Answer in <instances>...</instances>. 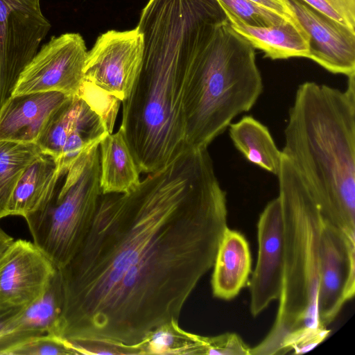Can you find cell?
<instances>
[{"label": "cell", "instance_id": "1", "mask_svg": "<svg viewBox=\"0 0 355 355\" xmlns=\"http://www.w3.org/2000/svg\"><path fill=\"white\" fill-rule=\"evenodd\" d=\"M227 228L207 148L185 150L130 192L102 194L81 248L59 270L58 335L133 345L178 320Z\"/></svg>", "mask_w": 355, "mask_h": 355}, {"label": "cell", "instance_id": "2", "mask_svg": "<svg viewBox=\"0 0 355 355\" xmlns=\"http://www.w3.org/2000/svg\"><path fill=\"white\" fill-rule=\"evenodd\" d=\"M341 90L306 81L296 90L283 155L322 218L355 242V73Z\"/></svg>", "mask_w": 355, "mask_h": 355}, {"label": "cell", "instance_id": "3", "mask_svg": "<svg viewBox=\"0 0 355 355\" xmlns=\"http://www.w3.org/2000/svg\"><path fill=\"white\" fill-rule=\"evenodd\" d=\"M141 67L122 101L120 129L140 173L165 167L187 150L182 99L193 28L175 10L141 15Z\"/></svg>", "mask_w": 355, "mask_h": 355}, {"label": "cell", "instance_id": "4", "mask_svg": "<svg viewBox=\"0 0 355 355\" xmlns=\"http://www.w3.org/2000/svg\"><path fill=\"white\" fill-rule=\"evenodd\" d=\"M254 50L225 15L197 25L182 99L187 150L207 148L236 116L255 105L263 85Z\"/></svg>", "mask_w": 355, "mask_h": 355}, {"label": "cell", "instance_id": "5", "mask_svg": "<svg viewBox=\"0 0 355 355\" xmlns=\"http://www.w3.org/2000/svg\"><path fill=\"white\" fill-rule=\"evenodd\" d=\"M277 177L284 224L283 284L274 324L265 338L250 347V355L280 354L282 342L290 333L324 327L318 312L323 218L302 178L284 155Z\"/></svg>", "mask_w": 355, "mask_h": 355}, {"label": "cell", "instance_id": "6", "mask_svg": "<svg viewBox=\"0 0 355 355\" xmlns=\"http://www.w3.org/2000/svg\"><path fill=\"white\" fill-rule=\"evenodd\" d=\"M101 195L96 144L69 168L60 169L47 203L25 218L33 243L58 270L65 267L81 248Z\"/></svg>", "mask_w": 355, "mask_h": 355}, {"label": "cell", "instance_id": "7", "mask_svg": "<svg viewBox=\"0 0 355 355\" xmlns=\"http://www.w3.org/2000/svg\"><path fill=\"white\" fill-rule=\"evenodd\" d=\"M51 27L40 0H0V109Z\"/></svg>", "mask_w": 355, "mask_h": 355}, {"label": "cell", "instance_id": "8", "mask_svg": "<svg viewBox=\"0 0 355 355\" xmlns=\"http://www.w3.org/2000/svg\"><path fill=\"white\" fill-rule=\"evenodd\" d=\"M87 54L79 33L51 37L21 72L12 96L42 92L78 95L85 82Z\"/></svg>", "mask_w": 355, "mask_h": 355}, {"label": "cell", "instance_id": "9", "mask_svg": "<svg viewBox=\"0 0 355 355\" xmlns=\"http://www.w3.org/2000/svg\"><path fill=\"white\" fill-rule=\"evenodd\" d=\"M144 50V35L137 27L101 34L87 51L85 80L123 101L139 73Z\"/></svg>", "mask_w": 355, "mask_h": 355}, {"label": "cell", "instance_id": "10", "mask_svg": "<svg viewBox=\"0 0 355 355\" xmlns=\"http://www.w3.org/2000/svg\"><path fill=\"white\" fill-rule=\"evenodd\" d=\"M58 270L33 242L15 240L0 259V321L42 297Z\"/></svg>", "mask_w": 355, "mask_h": 355}, {"label": "cell", "instance_id": "11", "mask_svg": "<svg viewBox=\"0 0 355 355\" xmlns=\"http://www.w3.org/2000/svg\"><path fill=\"white\" fill-rule=\"evenodd\" d=\"M108 134L101 116L82 97L69 96L51 115L37 144L43 153L59 162L60 169L68 168L84 152Z\"/></svg>", "mask_w": 355, "mask_h": 355}, {"label": "cell", "instance_id": "12", "mask_svg": "<svg viewBox=\"0 0 355 355\" xmlns=\"http://www.w3.org/2000/svg\"><path fill=\"white\" fill-rule=\"evenodd\" d=\"M354 293L355 242L323 218L318 297L320 324L327 327Z\"/></svg>", "mask_w": 355, "mask_h": 355}, {"label": "cell", "instance_id": "13", "mask_svg": "<svg viewBox=\"0 0 355 355\" xmlns=\"http://www.w3.org/2000/svg\"><path fill=\"white\" fill-rule=\"evenodd\" d=\"M258 257L250 281V311L261 313L279 300L284 277V224L279 197L270 201L257 223Z\"/></svg>", "mask_w": 355, "mask_h": 355}, {"label": "cell", "instance_id": "14", "mask_svg": "<svg viewBox=\"0 0 355 355\" xmlns=\"http://www.w3.org/2000/svg\"><path fill=\"white\" fill-rule=\"evenodd\" d=\"M309 37V58L335 74L355 73V30L302 0H286Z\"/></svg>", "mask_w": 355, "mask_h": 355}, {"label": "cell", "instance_id": "15", "mask_svg": "<svg viewBox=\"0 0 355 355\" xmlns=\"http://www.w3.org/2000/svg\"><path fill=\"white\" fill-rule=\"evenodd\" d=\"M69 96L59 92L12 96L0 109V141L36 144L51 115Z\"/></svg>", "mask_w": 355, "mask_h": 355}, {"label": "cell", "instance_id": "16", "mask_svg": "<svg viewBox=\"0 0 355 355\" xmlns=\"http://www.w3.org/2000/svg\"><path fill=\"white\" fill-rule=\"evenodd\" d=\"M62 306L63 290L58 270L42 297L0 321V355L33 337L57 334Z\"/></svg>", "mask_w": 355, "mask_h": 355}, {"label": "cell", "instance_id": "17", "mask_svg": "<svg viewBox=\"0 0 355 355\" xmlns=\"http://www.w3.org/2000/svg\"><path fill=\"white\" fill-rule=\"evenodd\" d=\"M221 7L232 28L254 49L263 51L264 58L271 60L309 58V37L299 22L284 21L268 27H253L245 24L227 8Z\"/></svg>", "mask_w": 355, "mask_h": 355}, {"label": "cell", "instance_id": "18", "mask_svg": "<svg viewBox=\"0 0 355 355\" xmlns=\"http://www.w3.org/2000/svg\"><path fill=\"white\" fill-rule=\"evenodd\" d=\"M213 266V295L224 300L234 299L247 284L252 268L249 244L243 234L225 230Z\"/></svg>", "mask_w": 355, "mask_h": 355}, {"label": "cell", "instance_id": "19", "mask_svg": "<svg viewBox=\"0 0 355 355\" xmlns=\"http://www.w3.org/2000/svg\"><path fill=\"white\" fill-rule=\"evenodd\" d=\"M60 164L53 155L42 152L26 168L10 200L6 216H27L41 209L53 193Z\"/></svg>", "mask_w": 355, "mask_h": 355}, {"label": "cell", "instance_id": "20", "mask_svg": "<svg viewBox=\"0 0 355 355\" xmlns=\"http://www.w3.org/2000/svg\"><path fill=\"white\" fill-rule=\"evenodd\" d=\"M99 153L102 194L128 193L138 186L140 172L120 128L103 138Z\"/></svg>", "mask_w": 355, "mask_h": 355}, {"label": "cell", "instance_id": "21", "mask_svg": "<svg viewBox=\"0 0 355 355\" xmlns=\"http://www.w3.org/2000/svg\"><path fill=\"white\" fill-rule=\"evenodd\" d=\"M235 148L250 163L278 175L283 153L277 147L268 128L252 116H244L229 125Z\"/></svg>", "mask_w": 355, "mask_h": 355}, {"label": "cell", "instance_id": "22", "mask_svg": "<svg viewBox=\"0 0 355 355\" xmlns=\"http://www.w3.org/2000/svg\"><path fill=\"white\" fill-rule=\"evenodd\" d=\"M135 344L140 354L209 355L210 350L209 336L185 331L175 320L157 327Z\"/></svg>", "mask_w": 355, "mask_h": 355}, {"label": "cell", "instance_id": "23", "mask_svg": "<svg viewBox=\"0 0 355 355\" xmlns=\"http://www.w3.org/2000/svg\"><path fill=\"white\" fill-rule=\"evenodd\" d=\"M41 153L37 144L0 141V220L6 217L10 200L21 174Z\"/></svg>", "mask_w": 355, "mask_h": 355}, {"label": "cell", "instance_id": "24", "mask_svg": "<svg viewBox=\"0 0 355 355\" xmlns=\"http://www.w3.org/2000/svg\"><path fill=\"white\" fill-rule=\"evenodd\" d=\"M79 354L68 340L47 333L33 337L10 349L5 355H77Z\"/></svg>", "mask_w": 355, "mask_h": 355}, {"label": "cell", "instance_id": "25", "mask_svg": "<svg viewBox=\"0 0 355 355\" xmlns=\"http://www.w3.org/2000/svg\"><path fill=\"white\" fill-rule=\"evenodd\" d=\"M245 24L253 27H268L291 21L284 16L250 0H217Z\"/></svg>", "mask_w": 355, "mask_h": 355}, {"label": "cell", "instance_id": "26", "mask_svg": "<svg viewBox=\"0 0 355 355\" xmlns=\"http://www.w3.org/2000/svg\"><path fill=\"white\" fill-rule=\"evenodd\" d=\"M329 334L330 330L324 327L298 329L284 339L280 354H287L291 350L295 354L306 353L323 342Z\"/></svg>", "mask_w": 355, "mask_h": 355}, {"label": "cell", "instance_id": "27", "mask_svg": "<svg viewBox=\"0 0 355 355\" xmlns=\"http://www.w3.org/2000/svg\"><path fill=\"white\" fill-rule=\"evenodd\" d=\"M336 21L355 30V0H302Z\"/></svg>", "mask_w": 355, "mask_h": 355}, {"label": "cell", "instance_id": "28", "mask_svg": "<svg viewBox=\"0 0 355 355\" xmlns=\"http://www.w3.org/2000/svg\"><path fill=\"white\" fill-rule=\"evenodd\" d=\"M70 342L79 354H140L136 344L127 345L120 342L97 339H81Z\"/></svg>", "mask_w": 355, "mask_h": 355}, {"label": "cell", "instance_id": "29", "mask_svg": "<svg viewBox=\"0 0 355 355\" xmlns=\"http://www.w3.org/2000/svg\"><path fill=\"white\" fill-rule=\"evenodd\" d=\"M266 9L277 12L290 21L299 22L286 0H250Z\"/></svg>", "mask_w": 355, "mask_h": 355}, {"label": "cell", "instance_id": "30", "mask_svg": "<svg viewBox=\"0 0 355 355\" xmlns=\"http://www.w3.org/2000/svg\"><path fill=\"white\" fill-rule=\"evenodd\" d=\"M14 241V238L5 232L0 227V259L8 251Z\"/></svg>", "mask_w": 355, "mask_h": 355}]
</instances>
